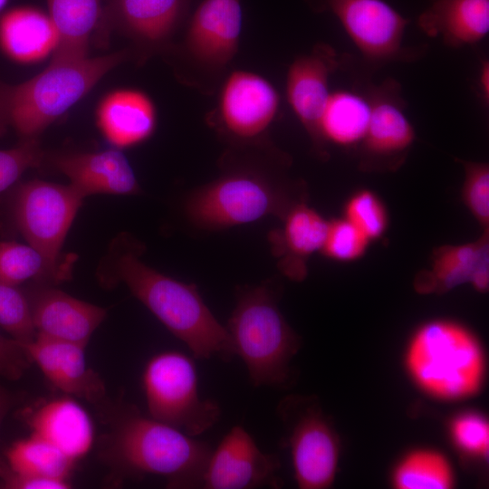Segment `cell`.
<instances>
[{
  "instance_id": "12",
  "label": "cell",
  "mask_w": 489,
  "mask_h": 489,
  "mask_svg": "<svg viewBox=\"0 0 489 489\" xmlns=\"http://www.w3.org/2000/svg\"><path fill=\"white\" fill-rule=\"evenodd\" d=\"M279 108L273 84L256 73L235 71L226 79L219 99L220 117L225 131L239 140L261 136Z\"/></svg>"
},
{
  "instance_id": "2",
  "label": "cell",
  "mask_w": 489,
  "mask_h": 489,
  "mask_svg": "<svg viewBox=\"0 0 489 489\" xmlns=\"http://www.w3.org/2000/svg\"><path fill=\"white\" fill-rule=\"evenodd\" d=\"M124 239L115 245L110 282L125 283L195 359L232 360L235 353L228 331L207 307L197 287L149 266L139 259L141 244Z\"/></svg>"
},
{
  "instance_id": "10",
  "label": "cell",
  "mask_w": 489,
  "mask_h": 489,
  "mask_svg": "<svg viewBox=\"0 0 489 489\" xmlns=\"http://www.w3.org/2000/svg\"><path fill=\"white\" fill-rule=\"evenodd\" d=\"M317 9L331 13L364 60L376 67L412 61L419 53L403 44L409 20L384 0H318Z\"/></svg>"
},
{
  "instance_id": "24",
  "label": "cell",
  "mask_w": 489,
  "mask_h": 489,
  "mask_svg": "<svg viewBox=\"0 0 489 489\" xmlns=\"http://www.w3.org/2000/svg\"><path fill=\"white\" fill-rule=\"evenodd\" d=\"M57 43L55 27L41 9L16 6L0 16V51L12 62H38L53 53Z\"/></svg>"
},
{
  "instance_id": "1",
  "label": "cell",
  "mask_w": 489,
  "mask_h": 489,
  "mask_svg": "<svg viewBox=\"0 0 489 489\" xmlns=\"http://www.w3.org/2000/svg\"><path fill=\"white\" fill-rule=\"evenodd\" d=\"M100 445V457L114 478L161 476L168 488H201L213 448L170 426L144 416L134 405L119 403Z\"/></svg>"
},
{
  "instance_id": "16",
  "label": "cell",
  "mask_w": 489,
  "mask_h": 489,
  "mask_svg": "<svg viewBox=\"0 0 489 489\" xmlns=\"http://www.w3.org/2000/svg\"><path fill=\"white\" fill-rule=\"evenodd\" d=\"M50 165L70 179L85 198L91 195H137L140 192L128 158L118 149L62 152L48 157Z\"/></svg>"
},
{
  "instance_id": "11",
  "label": "cell",
  "mask_w": 489,
  "mask_h": 489,
  "mask_svg": "<svg viewBox=\"0 0 489 489\" xmlns=\"http://www.w3.org/2000/svg\"><path fill=\"white\" fill-rule=\"evenodd\" d=\"M280 461L265 453L240 425L234 426L213 449L202 479V489H254L279 485Z\"/></svg>"
},
{
  "instance_id": "4",
  "label": "cell",
  "mask_w": 489,
  "mask_h": 489,
  "mask_svg": "<svg viewBox=\"0 0 489 489\" xmlns=\"http://www.w3.org/2000/svg\"><path fill=\"white\" fill-rule=\"evenodd\" d=\"M127 55L123 50L93 58L51 61L43 71L24 82L0 81V101L9 127L21 139H39Z\"/></svg>"
},
{
  "instance_id": "38",
  "label": "cell",
  "mask_w": 489,
  "mask_h": 489,
  "mask_svg": "<svg viewBox=\"0 0 489 489\" xmlns=\"http://www.w3.org/2000/svg\"><path fill=\"white\" fill-rule=\"evenodd\" d=\"M70 482L30 476L11 469L0 461V488L4 489H67Z\"/></svg>"
},
{
  "instance_id": "39",
  "label": "cell",
  "mask_w": 489,
  "mask_h": 489,
  "mask_svg": "<svg viewBox=\"0 0 489 489\" xmlns=\"http://www.w3.org/2000/svg\"><path fill=\"white\" fill-rule=\"evenodd\" d=\"M478 91L484 105L489 104V62L484 59L481 62L477 78Z\"/></svg>"
},
{
  "instance_id": "3",
  "label": "cell",
  "mask_w": 489,
  "mask_h": 489,
  "mask_svg": "<svg viewBox=\"0 0 489 489\" xmlns=\"http://www.w3.org/2000/svg\"><path fill=\"white\" fill-rule=\"evenodd\" d=\"M275 285L268 281L237 287L225 325L235 356L243 360L254 388H285L292 379L291 361L301 341L283 317Z\"/></svg>"
},
{
  "instance_id": "36",
  "label": "cell",
  "mask_w": 489,
  "mask_h": 489,
  "mask_svg": "<svg viewBox=\"0 0 489 489\" xmlns=\"http://www.w3.org/2000/svg\"><path fill=\"white\" fill-rule=\"evenodd\" d=\"M464 199L473 216L484 226L489 222V168L485 163L463 161Z\"/></svg>"
},
{
  "instance_id": "42",
  "label": "cell",
  "mask_w": 489,
  "mask_h": 489,
  "mask_svg": "<svg viewBox=\"0 0 489 489\" xmlns=\"http://www.w3.org/2000/svg\"><path fill=\"white\" fill-rule=\"evenodd\" d=\"M8 0H0V12L5 7Z\"/></svg>"
},
{
  "instance_id": "34",
  "label": "cell",
  "mask_w": 489,
  "mask_h": 489,
  "mask_svg": "<svg viewBox=\"0 0 489 489\" xmlns=\"http://www.w3.org/2000/svg\"><path fill=\"white\" fill-rule=\"evenodd\" d=\"M370 241L347 219L329 222L321 252L330 259L349 262L362 256Z\"/></svg>"
},
{
  "instance_id": "31",
  "label": "cell",
  "mask_w": 489,
  "mask_h": 489,
  "mask_svg": "<svg viewBox=\"0 0 489 489\" xmlns=\"http://www.w3.org/2000/svg\"><path fill=\"white\" fill-rule=\"evenodd\" d=\"M0 326L21 344L36 337L27 295L17 286L0 282Z\"/></svg>"
},
{
  "instance_id": "25",
  "label": "cell",
  "mask_w": 489,
  "mask_h": 489,
  "mask_svg": "<svg viewBox=\"0 0 489 489\" xmlns=\"http://www.w3.org/2000/svg\"><path fill=\"white\" fill-rule=\"evenodd\" d=\"M488 254L487 236L475 243L440 247L434 254L431 271L420 281V288L443 291L469 283L484 292L489 285Z\"/></svg>"
},
{
  "instance_id": "5",
  "label": "cell",
  "mask_w": 489,
  "mask_h": 489,
  "mask_svg": "<svg viewBox=\"0 0 489 489\" xmlns=\"http://www.w3.org/2000/svg\"><path fill=\"white\" fill-rule=\"evenodd\" d=\"M485 364L477 337L452 321L422 324L406 348L408 376L421 391L440 400L456 401L475 395L484 382Z\"/></svg>"
},
{
  "instance_id": "6",
  "label": "cell",
  "mask_w": 489,
  "mask_h": 489,
  "mask_svg": "<svg viewBox=\"0 0 489 489\" xmlns=\"http://www.w3.org/2000/svg\"><path fill=\"white\" fill-rule=\"evenodd\" d=\"M294 202L285 187L264 171L237 168L192 190L185 198L187 221L202 231H220L256 222L269 216L282 217Z\"/></svg>"
},
{
  "instance_id": "20",
  "label": "cell",
  "mask_w": 489,
  "mask_h": 489,
  "mask_svg": "<svg viewBox=\"0 0 489 489\" xmlns=\"http://www.w3.org/2000/svg\"><path fill=\"white\" fill-rule=\"evenodd\" d=\"M22 417L35 435L75 461L93 444L94 428L87 411L74 399L56 398L26 408Z\"/></svg>"
},
{
  "instance_id": "19",
  "label": "cell",
  "mask_w": 489,
  "mask_h": 489,
  "mask_svg": "<svg viewBox=\"0 0 489 489\" xmlns=\"http://www.w3.org/2000/svg\"><path fill=\"white\" fill-rule=\"evenodd\" d=\"M242 26L240 0H204L190 20L187 48L206 65L225 66L237 52Z\"/></svg>"
},
{
  "instance_id": "21",
  "label": "cell",
  "mask_w": 489,
  "mask_h": 489,
  "mask_svg": "<svg viewBox=\"0 0 489 489\" xmlns=\"http://www.w3.org/2000/svg\"><path fill=\"white\" fill-rule=\"evenodd\" d=\"M281 218L282 226L268 235L272 253L284 275L302 281L307 273V259L322 248L329 222L313 208L298 202Z\"/></svg>"
},
{
  "instance_id": "7",
  "label": "cell",
  "mask_w": 489,
  "mask_h": 489,
  "mask_svg": "<svg viewBox=\"0 0 489 489\" xmlns=\"http://www.w3.org/2000/svg\"><path fill=\"white\" fill-rule=\"evenodd\" d=\"M148 416L188 436H197L220 419V405L202 398L193 359L180 351L152 356L142 373Z\"/></svg>"
},
{
  "instance_id": "18",
  "label": "cell",
  "mask_w": 489,
  "mask_h": 489,
  "mask_svg": "<svg viewBox=\"0 0 489 489\" xmlns=\"http://www.w3.org/2000/svg\"><path fill=\"white\" fill-rule=\"evenodd\" d=\"M371 110L360 146L372 161L398 160L415 140L414 127L407 113L398 82L387 79L379 85L369 84Z\"/></svg>"
},
{
  "instance_id": "9",
  "label": "cell",
  "mask_w": 489,
  "mask_h": 489,
  "mask_svg": "<svg viewBox=\"0 0 489 489\" xmlns=\"http://www.w3.org/2000/svg\"><path fill=\"white\" fill-rule=\"evenodd\" d=\"M276 413L286 429L298 487H330L337 472L340 444L317 403L310 398L290 396L279 402Z\"/></svg>"
},
{
  "instance_id": "32",
  "label": "cell",
  "mask_w": 489,
  "mask_h": 489,
  "mask_svg": "<svg viewBox=\"0 0 489 489\" xmlns=\"http://www.w3.org/2000/svg\"><path fill=\"white\" fill-rule=\"evenodd\" d=\"M449 435L455 447L464 455L485 459L489 452V424L478 412H463L449 425Z\"/></svg>"
},
{
  "instance_id": "26",
  "label": "cell",
  "mask_w": 489,
  "mask_h": 489,
  "mask_svg": "<svg viewBox=\"0 0 489 489\" xmlns=\"http://www.w3.org/2000/svg\"><path fill=\"white\" fill-rule=\"evenodd\" d=\"M371 102L367 88L331 91L318 125V143L349 148L360 145L369 121Z\"/></svg>"
},
{
  "instance_id": "37",
  "label": "cell",
  "mask_w": 489,
  "mask_h": 489,
  "mask_svg": "<svg viewBox=\"0 0 489 489\" xmlns=\"http://www.w3.org/2000/svg\"><path fill=\"white\" fill-rule=\"evenodd\" d=\"M23 345L0 334V375L10 380L19 379L31 366Z\"/></svg>"
},
{
  "instance_id": "29",
  "label": "cell",
  "mask_w": 489,
  "mask_h": 489,
  "mask_svg": "<svg viewBox=\"0 0 489 489\" xmlns=\"http://www.w3.org/2000/svg\"><path fill=\"white\" fill-rule=\"evenodd\" d=\"M391 483L397 489H449L455 484V474L442 453L417 449L398 461L393 469Z\"/></svg>"
},
{
  "instance_id": "15",
  "label": "cell",
  "mask_w": 489,
  "mask_h": 489,
  "mask_svg": "<svg viewBox=\"0 0 489 489\" xmlns=\"http://www.w3.org/2000/svg\"><path fill=\"white\" fill-rule=\"evenodd\" d=\"M32 362L61 391L94 405L104 406L106 388L97 372L87 366L86 346L36 335L22 344Z\"/></svg>"
},
{
  "instance_id": "28",
  "label": "cell",
  "mask_w": 489,
  "mask_h": 489,
  "mask_svg": "<svg viewBox=\"0 0 489 489\" xmlns=\"http://www.w3.org/2000/svg\"><path fill=\"white\" fill-rule=\"evenodd\" d=\"M6 459L8 466L17 473L66 482H69L74 462L57 447L33 434L14 442L6 451Z\"/></svg>"
},
{
  "instance_id": "23",
  "label": "cell",
  "mask_w": 489,
  "mask_h": 489,
  "mask_svg": "<svg viewBox=\"0 0 489 489\" xmlns=\"http://www.w3.org/2000/svg\"><path fill=\"white\" fill-rule=\"evenodd\" d=\"M417 25L449 47L475 44L489 33V0H433Z\"/></svg>"
},
{
  "instance_id": "40",
  "label": "cell",
  "mask_w": 489,
  "mask_h": 489,
  "mask_svg": "<svg viewBox=\"0 0 489 489\" xmlns=\"http://www.w3.org/2000/svg\"><path fill=\"white\" fill-rule=\"evenodd\" d=\"M15 401V397L7 389L0 386V427L4 417L13 407Z\"/></svg>"
},
{
  "instance_id": "8",
  "label": "cell",
  "mask_w": 489,
  "mask_h": 489,
  "mask_svg": "<svg viewBox=\"0 0 489 489\" xmlns=\"http://www.w3.org/2000/svg\"><path fill=\"white\" fill-rule=\"evenodd\" d=\"M83 199L70 184L39 179L21 183L12 196V217L18 232L53 267L67 273L61 252Z\"/></svg>"
},
{
  "instance_id": "33",
  "label": "cell",
  "mask_w": 489,
  "mask_h": 489,
  "mask_svg": "<svg viewBox=\"0 0 489 489\" xmlns=\"http://www.w3.org/2000/svg\"><path fill=\"white\" fill-rule=\"evenodd\" d=\"M344 213V218L369 241L380 237L386 230L388 220L385 207L370 190H360L351 196Z\"/></svg>"
},
{
  "instance_id": "30",
  "label": "cell",
  "mask_w": 489,
  "mask_h": 489,
  "mask_svg": "<svg viewBox=\"0 0 489 489\" xmlns=\"http://www.w3.org/2000/svg\"><path fill=\"white\" fill-rule=\"evenodd\" d=\"M70 273L53 267L28 244L13 241L0 243V282L17 286L30 280L62 281Z\"/></svg>"
},
{
  "instance_id": "27",
  "label": "cell",
  "mask_w": 489,
  "mask_h": 489,
  "mask_svg": "<svg viewBox=\"0 0 489 489\" xmlns=\"http://www.w3.org/2000/svg\"><path fill=\"white\" fill-rule=\"evenodd\" d=\"M48 15L58 35L51 61H75L88 57L91 34L97 31L101 0H46Z\"/></svg>"
},
{
  "instance_id": "35",
  "label": "cell",
  "mask_w": 489,
  "mask_h": 489,
  "mask_svg": "<svg viewBox=\"0 0 489 489\" xmlns=\"http://www.w3.org/2000/svg\"><path fill=\"white\" fill-rule=\"evenodd\" d=\"M39 139H21L13 148L0 149V193L13 186L29 168L44 160Z\"/></svg>"
},
{
  "instance_id": "13",
  "label": "cell",
  "mask_w": 489,
  "mask_h": 489,
  "mask_svg": "<svg viewBox=\"0 0 489 489\" xmlns=\"http://www.w3.org/2000/svg\"><path fill=\"white\" fill-rule=\"evenodd\" d=\"M36 335L86 346L104 321L106 309L79 300L49 285L26 294Z\"/></svg>"
},
{
  "instance_id": "41",
  "label": "cell",
  "mask_w": 489,
  "mask_h": 489,
  "mask_svg": "<svg viewBox=\"0 0 489 489\" xmlns=\"http://www.w3.org/2000/svg\"><path fill=\"white\" fill-rule=\"evenodd\" d=\"M8 127L9 125L0 102V135H3Z\"/></svg>"
},
{
  "instance_id": "14",
  "label": "cell",
  "mask_w": 489,
  "mask_h": 489,
  "mask_svg": "<svg viewBox=\"0 0 489 489\" xmlns=\"http://www.w3.org/2000/svg\"><path fill=\"white\" fill-rule=\"evenodd\" d=\"M190 0H108L97 33L111 30L146 45L168 40L183 21Z\"/></svg>"
},
{
  "instance_id": "22",
  "label": "cell",
  "mask_w": 489,
  "mask_h": 489,
  "mask_svg": "<svg viewBox=\"0 0 489 489\" xmlns=\"http://www.w3.org/2000/svg\"><path fill=\"white\" fill-rule=\"evenodd\" d=\"M96 120L99 129L116 149L136 146L154 132L156 109L143 91L120 89L109 92L100 101Z\"/></svg>"
},
{
  "instance_id": "17",
  "label": "cell",
  "mask_w": 489,
  "mask_h": 489,
  "mask_svg": "<svg viewBox=\"0 0 489 489\" xmlns=\"http://www.w3.org/2000/svg\"><path fill=\"white\" fill-rule=\"evenodd\" d=\"M340 60L331 46L320 43L309 53L298 56L286 76L287 101L304 129L318 143L319 121L331 93V75Z\"/></svg>"
}]
</instances>
